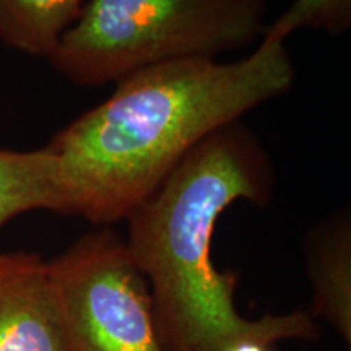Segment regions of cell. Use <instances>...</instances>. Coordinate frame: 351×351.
<instances>
[{
    "instance_id": "6da1fadb",
    "label": "cell",
    "mask_w": 351,
    "mask_h": 351,
    "mask_svg": "<svg viewBox=\"0 0 351 351\" xmlns=\"http://www.w3.org/2000/svg\"><path fill=\"white\" fill-rule=\"evenodd\" d=\"M293 82L285 43L269 39L234 62L176 60L121 78L46 145L59 168L60 215L98 226L122 221L195 145Z\"/></svg>"
},
{
    "instance_id": "7a4b0ae2",
    "label": "cell",
    "mask_w": 351,
    "mask_h": 351,
    "mask_svg": "<svg viewBox=\"0 0 351 351\" xmlns=\"http://www.w3.org/2000/svg\"><path fill=\"white\" fill-rule=\"evenodd\" d=\"M274 189L269 153L239 119L195 145L125 218L127 247L150 287L166 351H226L249 339L275 345L319 339L309 311L241 315L238 275L219 271L213 262L219 217L239 200L265 207Z\"/></svg>"
},
{
    "instance_id": "3957f363",
    "label": "cell",
    "mask_w": 351,
    "mask_h": 351,
    "mask_svg": "<svg viewBox=\"0 0 351 351\" xmlns=\"http://www.w3.org/2000/svg\"><path fill=\"white\" fill-rule=\"evenodd\" d=\"M269 0H86L49 57L78 86L116 83L137 70L217 59L265 34Z\"/></svg>"
},
{
    "instance_id": "277c9868",
    "label": "cell",
    "mask_w": 351,
    "mask_h": 351,
    "mask_svg": "<svg viewBox=\"0 0 351 351\" xmlns=\"http://www.w3.org/2000/svg\"><path fill=\"white\" fill-rule=\"evenodd\" d=\"M47 262L69 351H166L147 278L116 231L88 232Z\"/></svg>"
},
{
    "instance_id": "5b68a950",
    "label": "cell",
    "mask_w": 351,
    "mask_h": 351,
    "mask_svg": "<svg viewBox=\"0 0 351 351\" xmlns=\"http://www.w3.org/2000/svg\"><path fill=\"white\" fill-rule=\"evenodd\" d=\"M0 351H69L49 262L0 252Z\"/></svg>"
},
{
    "instance_id": "8992f818",
    "label": "cell",
    "mask_w": 351,
    "mask_h": 351,
    "mask_svg": "<svg viewBox=\"0 0 351 351\" xmlns=\"http://www.w3.org/2000/svg\"><path fill=\"white\" fill-rule=\"evenodd\" d=\"M306 269L313 285L309 314L326 320L351 350V217L340 208L307 232Z\"/></svg>"
},
{
    "instance_id": "52a82bcc",
    "label": "cell",
    "mask_w": 351,
    "mask_h": 351,
    "mask_svg": "<svg viewBox=\"0 0 351 351\" xmlns=\"http://www.w3.org/2000/svg\"><path fill=\"white\" fill-rule=\"evenodd\" d=\"M32 210L62 212L56 156L47 147L0 150V231L12 218Z\"/></svg>"
},
{
    "instance_id": "ba28073f",
    "label": "cell",
    "mask_w": 351,
    "mask_h": 351,
    "mask_svg": "<svg viewBox=\"0 0 351 351\" xmlns=\"http://www.w3.org/2000/svg\"><path fill=\"white\" fill-rule=\"evenodd\" d=\"M86 0H0V41L12 49L49 57L80 19Z\"/></svg>"
},
{
    "instance_id": "9c48e42d",
    "label": "cell",
    "mask_w": 351,
    "mask_h": 351,
    "mask_svg": "<svg viewBox=\"0 0 351 351\" xmlns=\"http://www.w3.org/2000/svg\"><path fill=\"white\" fill-rule=\"evenodd\" d=\"M351 25V0H295L267 26L262 39L285 43L289 34L301 28L320 29L339 36Z\"/></svg>"
},
{
    "instance_id": "30bf717a",
    "label": "cell",
    "mask_w": 351,
    "mask_h": 351,
    "mask_svg": "<svg viewBox=\"0 0 351 351\" xmlns=\"http://www.w3.org/2000/svg\"><path fill=\"white\" fill-rule=\"evenodd\" d=\"M275 343L262 339H249L243 340L230 346L226 351H275Z\"/></svg>"
}]
</instances>
